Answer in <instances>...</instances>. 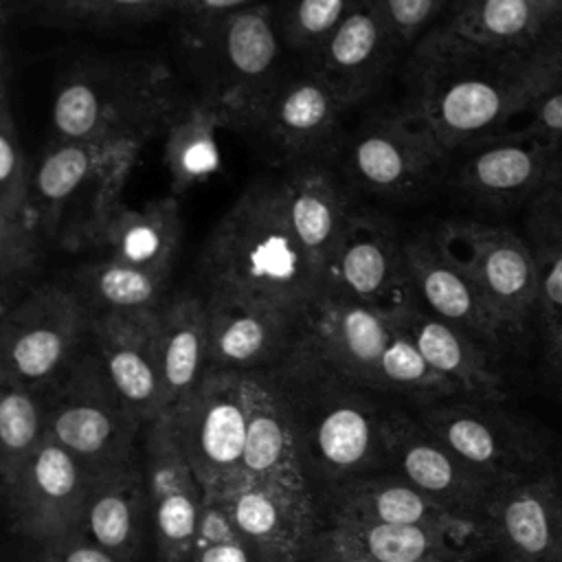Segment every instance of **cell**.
<instances>
[{
	"instance_id": "cell-38",
	"label": "cell",
	"mask_w": 562,
	"mask_h": 562,
	"mask_svg": "<svg viewBox=\"0 0 562 562\" xmlns=\"http://www.w3.org/2000/svg\"><path fill=\"white\" fill-rule=\"evenodd\" d=\"M46 435V406L37 391L0 375V479L9 487Z\"/></svg>"
},
{
	"instance_id": "cell-48",
	"label": "cell",
	"mask_w": 562,
	"mask_h": 562,
	"mask_svg": "<svg viewBox=\"0 0 562 562\" xmlns=\"http://www.w3.org/2000/svg\"><path fill=\"white\" fill-rule=\"evenodd\" d=\"M259 4H272V0H182V13L189 18V26H200Z\"/></svg>"
},
{
	"instance_id": "cell-13",
	"label": "cell",
	"mask_w": 562,
	"mask_h": 562,
	"mask_svg": "<svg viewBox=\"0 0 562 562\" xmlns=\"http://www.w3.org/2000/svg\"><path fill=\"white\" fill-rule=\"evenodd\" d=\"M323 292L397 312L413 296L406 237L382 213L358 204L325 263Z\"/></svg>"
},
{
	"instance_id": "cell-35",
	"label": "cell",
	"mask_w": 562,
	"mask_h": 562,
	"mask_svg": "<svg viewBox=\"0 0 562 562\" xmlns=\"http://www.w3.org/2000/svg\"><path fill=\"white\" fill-rule=\"evenodd\" d=\"M90 318L108 314L158 312L169 301V277L101 257L81 263L68 279Z\"/></svg>"
},
{
	"instance_id": "cell-9",
	"label": "cell",
	"mask_w": 562,
	"mask_h": 562,
	"mask_svg": "<svg viewBox=\"0 0 562 562\" xmlns=\"http://www.w3.org/2000/svg\"><path fill=\"white\" fill-rule=\"evenodd\" d=\"M450 151L406 110L375 114L345 136L336 162L356 191L384 200H413L439 178Z\"/></svg>"
},
{
	"instance_id": "cell-37",
	"label": "cell",
	"mask_w": 562,
	"mask_h": 562,
	"mask_svg": "<svg viewBox=\"0 0 562 562\" xmlns=\"http://www.w3.org/2000/svg\"><path fill=\"white\" fill-rule=\"evenodd\" d=\"M334 522L375 562H463L483 544L424 527L389 525L358 516H334Z\"/></svg>"
},
{
	"instance_id": "cell-1",
	"label": "cell",
	"mask_w": 562,
	"mask_h": 562,
	"mask_svg": "<svg viewBox=\"0 0 562 562\" xmlns=\"http://www.w3.org/2000/svg\"><path fill=\"white\" fill-rule=\"evenodd\" d=\"M402 110L452 154L492 138L551 88L562 86V26L525 50L492 53L439 29L411 50Z\"/></svg>"
},
{
	"instance_id": "cell-32",
	"label": "cell",
	"mask_w": 562,
	"mask_h": 562,
	"mask_svg": "<svg viewBox=\"0 0 562 562\" xmlns=\"http://www.w3.org/2000/svg\"><path fill=\"white\" fill-rule=\"evenodd\" d=\"M162 415L173 411L209 371V316L200 292L169 296L158 314Z\"/></svg>"
},
{
	"instance_id": "cell-47",
	"label": "cell",
	"mask_w": 562,
	"mask_h": 562,
	"mask_svg": "<svg viewBox=\"0 0 562 562\" xmlns=\"http://www.w3.org/2000/svg\"><path fill=\"white\" fill-rule=\"evenodd\" d=\"M525 132L562 138V86L551 88L527 110Z\"/></svg>"
},
{
	"instance_id": "cell-33",
	"label": "cell",
	"mask_w": 562,
	"mask_h": 562,
	"mask_svg": "<svg viewBox=\"0 0 562 562\" xmlns=\"http://www.w3.org/2000/svg\"><path fill=\"white\" fill-rule=\"evenodd\" d=\"M560 26L533 0H454L435 29L481 50L509 53L540 44Z\"/></svg>"
},
{
	"instance_id": "cell-41",
	"label": "cell",
	"mask_w": 562,
	"mask_h": 562,
	"mask_svg": "<svg viewBox=\"0 0 562 562\" xmlns=\"http://www.w3.org/2000/svg\"><path fill=\"white\" fill-rule=\"evenodd\" d=\"M189 562H255V555L220 492H204Z\"/></svg>"
},
{
	"instance_id": "cell-2",
	"label": "cell",
	"mask_w": 562,
	"mask_h": 562,
	"mask_svg": "<svg viewBox=\"0 0 562 562\" xmlns=\"http://www.w3.org/2000/svg\"><path fill=\"white\" fill-rule=\"evenodd\" d=\"M202 294L307 314L325 290V270L292 231L277 178L250 182L209 233L198 263Z\"/></svg>"
},
{
	"instance_id": "cell-14",
	"label": "cell",
	"mask_w": 562,
	"mask_h": 562,
	"mask_svg": "<svg viewBox=\"0 0 562 562\" xmlns=\"http://www.w3.org/2000/svg\"><path fill=\"white\" fill-rule=\"evenodd\" d=\"M457 171L459 189L483 206L529 204L562 182V138L518 132L476 145Z\"/></svg>"
},
{
	"instance_id": "cell-8",
	"label": "cell",
	"mask_w": 562,
	"mask_h": 562,
	"mask_svg": "<svg viewBox=\"0 0 562 562\" xmlns=\"http://www.w3.org/2000/svg\"><path fill=\"white\" fill-rule=\"evenodd\" d=\"M46 406V430L86 472L134 459V439L143 424L110 384L94 349L53 384Z\"/></svg>"
},
{
	"instance_id": "cell-34",
	"label": "cell",
	"mask_w": 562,
	"mask_h": 562,
	"mask_svg": "<svg viewBox=\"0 0 562 562\" xmlns=\"http://www.w3.org/2000/svg\"><path fill=\"white\" fill-rule=\"evenodd\" d=\"M182 244V215L176 195L143 206L121 204L110 217L99 248L105 257L171 277Z\"/></svg>"
},
{
	"instance_id": "cell-11",
	"label": "cell",
	"mask_w": 562,
	"mask_h": 562,
	"mask_svg": "<svg viewBox=\"0 0 562 562\" xmlns=\"http://www.w3.org/2000/svg\"><path fill=\"white\" fill-rule=\"evenodd\" d=\"M450 400L426 404L419 424L496 485L553 465L549 439L531 422L501 408L498 402Z\"/></svg>"
},
{
	"instance_id": "cell-29",
	"label": "cell",
	"mask_w": 562,
	"mask_h": 562,
	"mask_svg": "<svg viewBox=\"0 0 562 562\" xmlns=\"http://www.w3.org/2000/svg\"><path fill=\"white\" fill-rule=\"evenodd\" d=\"M334 516H358L389 525H413L461 540L490 544L485 525L457 514L400 474L360 476L347 481L340 490V501Z\"/></svg>"
},
{
	"instance_id": "cell-15",
	"label": "cell",
	"mask_w": 562,
	"mask_h": 562,
	"mask_svg": "<svg viewBox=\"0 0 562 562\" xmlns=\"http://www.w3.org/2000/svg\"><path fill=\"white\" fill-rule=\"evenodd\" d=\"M351 105L310 66L283 75L272 92L255 134L283 167L318 158H336L345 136L342 114Z\"/></svg>"
},
{
	"instance_id": "cell-22",
	"label": "cell",
	"mask_w": 562,
	"mask_h": 562,
	"mask_svg": "<svg viewBox=\"0 0 562 562\" xmlns=\"http://www.w3.org/2000/svg\"><path fill=\"white\" fill-rule=\"evenodd\" d=\"M485 529L503 562H562V472L549 465L501 485Z\"/></svg>"
},
{
	"instance_id": "cell-27",
	"label": "cell",
	"mask_w": 562,
	"mask_h": 562,
	"mask_svg": "<svg viewBox=\"0 0 562 562\" xmlns=\"http://www.w3.org/2000/svg\"><path fill=\"white\" fill-rule=\"evenodd\" d=\"M283 169L277 187L285 217L301 244L325 270L342 228L358 206V195L345 180L336 158L294 162Z\"/></svg>"
},
{
	"instance_id": "cell-24",
	"label": "cell",
	"mask_w": 562,
	"mask_h": 562,
	"mask_svg": "<svg viewBox=\"0 0 562 562\" xmlns=\"http://www.w3.org/2000/svg\"><path fill=\"white\" fill-rule=\"evenodd\" d=\"M404 48L384 0H362L307 59L349 105L367 99Z\"/></svg>"
},
{
	"instance_id": "cell-19",
	"label": "cell",
	"mask_w": 562,
	"mask_h": 562,
	"mask_svg": "<svg viewBox=\"0 0 562 562\" xmlns=\"http://www.w3.org/2000/svg\"><path fill=\"white\" fill-rule=\"evenodd\" d=\"M384 448L386 459L402 479L457 514L485 525L487 509L501 485L459 459L419 419L400 413L384 417Z\"/></svg>"
},
{
	"instance_id": "cell-12",
	"label": "cell",
	"mask_w": 562,
	"mask_h": 562,
	"mask_svg": "<svg viewBox=\"0 0 562 562\" xmlns=\"http://www.w3.org/2000/svg\"><path fill=\"white\" fill-rule=\"evenodd\" d=\"M248 373L209 369L169 413L178 443L204 492L226 487L241 472L248 426Z\"/></svg>"
},
{
	"instance_id": "cell-3",
	"label": "cell",
	"mask_w": 562,
	"mask_h": 562,
	"mask_svg": "<svg viewBox=\"0 0 562 562\" xmlns=\"http://www.w3.org/2000/svg\"><path fill=\"white\" fill-rule=\"evenodd\" d=\"M184 103L162 61L134 55L81 61L55 88L50 140L156 138Z\"/></svg>"
},
{
	"instance_id": "cell-16",
	"label": "cell",
	"mask_w": 562,
	"mask_h": 562,
	"mask_svg": "<svg viewBox=\"0 0 562 562\" xmlns=\"http://www.w3.org/2000/svg\"><path fill=\"white\" fill-rule=\"evenodd\" d=\"M2 494L13 529L44 544L81 531L88 472L46 430L40 448Z\"/></svg>"
},
{
	"instance_id": "cell-49",
	"label": "cell",
	"mask_w": 562,
	"mask_h": 562,
	"mask_svg": "<svg viewBox=\"0 0 562 562\" xmlns=\"http://www.w3.org/2000/svg\"><path fill=\"white\" fill-rule=\"evenodd\" d=\"M540 9H544L549 15L562 20V0H533Z\"/></svg>"
},
{
	"instance_id": "cell-43",
	"label": "cell",
	"mask_w": 562,
	"mask_h": 562,
	"mask_svg": "<svg viewBox=\"0 0 562 562\" xmlns=\"http://www.w3.org/2000/svg\"><path fill=\"white\" fill-rule=\"evenodd\" d=\"M402 46H415L450 11L454 0H384Z\"/></svg>"
},
{
	"instance_id": "cell-17",
	"label": "cell",
	"mask_w": 562,
	"mask_h": 562,
	"mask_svg": "<svg viewBox=\"0 0 562 562\" xmlns=\"http://www.w3.org/2000/svg\"><path fill=\"white\" fill-rule=\"evenodd\" d=\"M395 336L393 314L323 292L307 312L301 345L340 378L382 391V362Z\"/></svg>"
},
{
	"instance_id": "cell-46",
	"label": "cell",
	"mask_w": 562,
	"mask_h": 562,
	"mask_svg": "<svg viewBox=\"0 0 562 562\" xmlns=\"http://www.w3.org/2000/svg\"><path fill=\"white\" fill-rule=\"evenodd\" d=\"M303 562H375L340 525H331L327 531L312 540V547Z\"/></svg>"
},
{
	"instance_id": "cell-4",
	"label": "cell",
	"mask_w": 562,
	"mask_h": 562,
	"mask_svg": "<svg viewBox=\"0 0 562 562\" xmlns=\"http://www.w3.org/2000/svg\"><path fill=\"white\" fill-rule=\"evenodd\" d=\"M149 136L110 140H50L31 173V195L46 244L66 250L99 248L123 204L121 191Z\"/></svg>"
},
{
	"instance_id": "cell-42",
	"label": "cell",
	"mask_w": 562,
	"mask_h": 562,
	"mask_svg": "<svg viewBox=\"0 0 562 562\" xmlns=\"http://www.w3.org/2000/svg\"><path fill=\"white\" fill-rule=\"evenodd\" d=\"M533 252L540 266L536 318L542 329L544 356L551 369L562 373V248L538 246Z\"/></svg>"
},
{
	"instance_id": "cell-10",
	"label": "cell",
	"mask_w": 562,
	"mask_h": 562,
	"mask_svg": "<svg viewBox=\"0 0 562 562\" xmlns=\"http://www.w3.org/2000/svg\"><path fill=\"white\" fill-rule=\"evenodd\" d=\"M439 248L476 285L505 338L522 334L538 307L540 266L531 244L505 226L443 222L432 228Z\"/></svg>"
},
{
	"instance_id": "cell-23",
	"label": "cell",
	"mask_w": 562,
	"mask_h": 562,
	"mask_svg": "<svg viewBox=\"0 0 562 562\" xmlns=\"http://www.w3.org/2000/svg\"><path fill=\"white\" fill-rule=\"evenodd\" d=\"M7 86L0 108V279L4 305L22 296L44 255V235L31 195L33 167L11 116Z\"/></svg>"
},
{
	"instance_id": "cell-26",
	"label": "cell",
	"mask_w": 562,
	"mask_h": 562,
	"mask_svg": "<svg viewBox=\"0 0 562 562\" xmlns=\"http://www.w3.org/2000/svg\"><path fill=\"white\" fill-rule=\"evenodd\" d=\"M406 270L415 301L432 316L496 349L505 334L468 274L446 257L432 231L406 237Z\"/></svg>"
},
{
	"instance_id": "cell-45",
	"label": "cell",
	"mask_w": 562,
	"mask_h": 562,
	"mask_svg": "<svg viewBox=\"0 0 562 562\" xmlns=\"http://www.w3.org/2000/svg\"><path fill=\"white\" fill-rule=\"evenodd\" d=\"M33 562H123L112 555L97 542H92L83 531H75L70 536L50 540L40 544Z\"/></svg>"
},
{
	"instance_id": "cell-30",
	"label": "cell",
	"mask_w": 562,
	"mask_h": 562,
	"mask_svg": "<svg viewBox=\"0 0 562 562\" xmlns=\"http://www.w3.org/2000/svg\"><path fill=\"white\" fill-rule=\"evenodd\" d=\"M395 323L408 334L426 362L443 375L463 397L501 402L505 397L503 380L492 364L490 349L465 331L426 312L415 296L397 312Z\"/></svg>"
},
{
	"instance_id": "cell-28",
	"label": "cell",
	"mask_w": 562,
	"mask_h": 562,
	"mask_svg": "<svg viewBox=\"0 0 562 562\" xmlns=\"http://www.w3.org/2000/svg\"><path fill=\"white\" fill-rule=\"evenodd\" d=\"M248 426L241 472L288 485H307L303 448L292 408L274 373L252 371L246 382Z\"/></svg>"
},
{
	"instance_id": "cell-44",
	"label": "cell",
	"mask_w": 562,
	"mask_h": 562,
	"mask_svg": "<svg viewBox=\"0 0 562 562\" xmlns=\"http://www.w3.org/2000/svg\"><path fill=\"white\" fill-rule=\"evenodd\" d=\"M527 231L533 248H562V182L527 204Z\"/></svg>"
},
{
	"instance_id": "cell-36",
	"label": "cell",
	"mask_w": 562,
	"mask_h": 562,
	"mask_svg": "<svg viewBox=\"0 0 562 562\" xmlns=\"http://www.w3.org/2000/svg\"><path fill=\"white\" fill-rule=\"evenodd\" d=\"M220 114L200 97L187 99L162 132V162L173 195H182L220 169Z\"/></svg>"
},
{
	"instance_id": "cell-6",
	"label": "cell",
	"mask_w": 562,
	"mask_h": 562,
	"mask_svg": "<svg viewBox=\"0 0 562 562\" xmlns=\"http://www.w3.org/2000/svg\"><path fill=\"white\" fill-rule=\"evenodd\" d=\"M270 371L283 393L310 413L307 448L325 476L360 479L386 457L384 419L369 397L373 391L340 378L301 342Z\"/></svg>"
},
{
	"instance_id": "cell-7",
	"label": "cell",
	"mask_w": 562,
	"mask_h": 562,
	"mask_svg": "<svg viewBox=\"0 0 562 562\" xmlns=\"http://www.w3.org/2000/svg\"><path fill=\"white\" fill-rule=\"evenodd\" d=\"M92 318L66 281L29 285L2 310L0 375L31 389L55 384L77 360Z\"/></svg>"
},
{
	"instance_id": "cell-25",
	"label": "cell",
	"mask_w": 562,
	"mask_h": 562,
	"mask_svg": "<svg viewBox=\"0 0 562 562\" xmlns=\"http://www.w3.org/2000/svg\"><path fill=\"white\" fill-rule=\"evenodd\" d=\"M158 312L108 314L92 318V349L121 400L151 424L162 415L158 369Z\"/></svg>"
},
{
	"instance_id": "cell-21",
	"label": "cell",
	"mask_w": 562,
	"mask_h": 562,
	"mask_svg": "<svg viewBox=\"0 0 562 562\" xmlns=\"http://www.w3.org/2000/svg\"><path fill=\"white\" fill-rule=\"evenodd\" d=\"M147 503L160 562H189L204 487L187 461L169 415L147 424Z\"/></svg>"
},
{
	"instance_id": "cell-5",
	"label": "cell",
	"mask_w": 562,
	"mask_h": 562,
	"mask_svg": "<svg viewBox=\"0 0 562 562\" xmlns=\"http://www.w3.org/2000/svg\"><path fill=\"white\" fill-rule=\"evenodd\" d=\"M200 48L202 94L224 127L255 132L272 92L283 79L285 48L274 4L235 11L209 24L191 26Z\"/></svg>"
},
{
	"instance_id": "cell-18",
	"label": "cell",
	"mask_w": 562,
	"mask_h": 562,
	"mask_svg": "<svg viewBox=\"0 0 562 562\" xmlns=\"http://www.w3.org/2000/svg\"><path fill=\"white\" fill-rule=\"evenodd\" d=\"M224 496L255 562H303L314 531V503L307 485L261 481L239 472Z\"/></svg>"
},
{
	"instance_id": "cell-40",
	"label": "cell",
	"mask_w": 562,
	"mask_h": 562,
	"mask_svg": "<svg viewBox=\"0 0 562 562\" xmlns=\"http://www.w3.org/2000/svg\"><path fill=\"white\" fill-rule=\"evenodd\" d=\"M360 2L362 0H279L274 15L285 48L310 59Z\"/></svg>"
},
{
	"instance_id": "cell-20",
	"label": "cell",
	"mask_w": 562,
	"mask_h": 562,
	"mask_svg": "<svg viewBox=\"0 0 562 562\" xmlns=\"http://www.w3.org/2000/svg\"><path fill=\"white\" fill-rule=\"evenodd\" d=\"M202 296L209 316V369L266 371L281 364L303 340V312L217 294Z\"/></svg>"
},
{
	"instance_id": "cell-50",
	"label": "cell",
	"mask_w": 562,
	"mask_h": 562,
	"mask_svg": "<svg viewBox=\"0 0 562 562\" xmlns=\"http://www.w3.org/2000/svg\"><path fill=\"white\" fill-rule=\"evenodd\" d=\"M15 2H18V0H15ZM20 2H22V4H26L29 9H35L42 0H20ZM4 4H9V0H4Z\"/></svg>"
},
{
	"instance_id": "cell-31",
	"label": "cell",
	"mask_w": 562,
	"mask_h": 562,
	"mask_svg": "<svg viewBox=\"0 0 562 562\" xmlns=\"http://www.w3.org/2000/svg\"><path fill=\"white\" fill-rule=\"evenodd\" d=\"M145 509H149L147 474L134 459L90 472L81 531L123 562H134Z\"/></svg>"
},
{
	"instance_id": "cell-39",
	"label": "cell",
	"mask_w": 562,
	"mask_h": 562,
	"mask_svg": "<svg viewBox=\"0 0 562 562\" xmlns=\"http://www.w3.org/2000/svg\"><path fill=\"white\" fill-rule=\"evenodd\" d=\"M35 11L50 24L110 29L182 13V0H42Z\"/></svg>"
}]
</instances>
